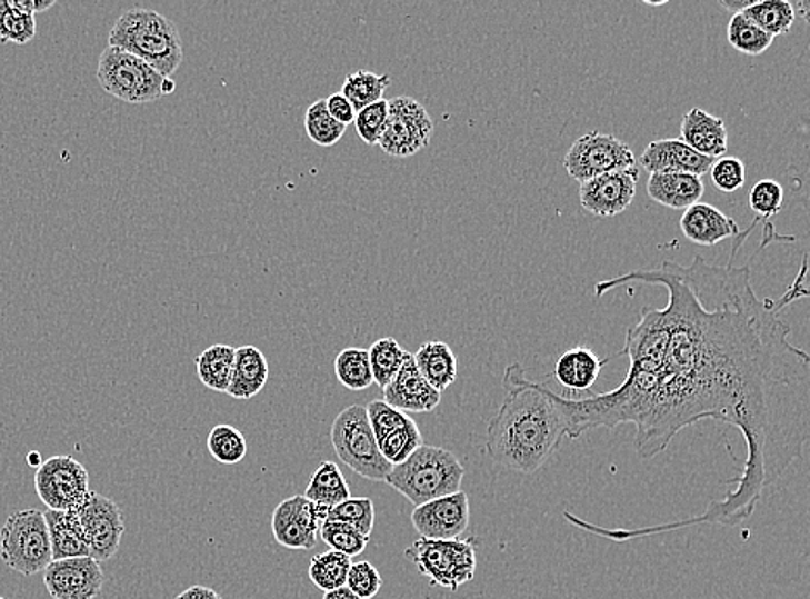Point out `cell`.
<instances>
[{
  "label": "cell",
  "instance_id": "cell-1",
  "mask_svg": "<svg viewBox=\"0 0 810 599\" xmlns=\"http://www.w3.org/2000/svg\"><path fill=\"white\" fill-rule=\"evenodd\" d=\"M752 229L734 239L724 267L697 254L688 267L663 261L594 286L597 298L629 283L659 286L669 301L663 310L644 308L628 330L619 352L629 358L621 386L586 398L557 396L566 437L576 441L598 427L632 423L634 449L650 460L682 429L718 420L737 427L747 445L740 476L724 499L710 501L702 515L640 527L638 538L700 523L740 526L809 439L810 358L791 345L790 327L780 318L783 306L807 298V290L790 289L776 302L757 298L749 264H734Z\"/></svg>",
  "mask_w": 810,
  "mask_h": 599
},
{
  "label": "cell",
  "instance_id": "cell-2",
  "mask_svg": "<svg viewBox=\"0 0 810 599\" xmlns=\"http://www.w3.org/2000/svg\"><path fill=\"white\" fill-rule=\"evenodd\" d=\"M504 399L489 420V458L500 467L532 476L543 467L566 437L557 392L544 382H532L522 365H508Z\"/></svg>",
  "mask_w": 810,
  "mask_h": 599
},
{
  "label": "cell",
  "instance_id": "cell-3",
  "mask_svg": "<svg viewBox=\"0 0 810 599\" xmlns=\"http://www.w3.org/2000/svg\"><path fill=\"white\" fill-rule=\"evenodd\" d=\"M109 47H117L148 62L163 77L171 78L183 61L179 28L167 16L152 9L124 11L109 31Z\"/></svg>",
  "mask_w": 810,
  "mask_h": 599
},
{
  "label": "cell",
  "instance_id": "cell-4",
  "mask_svg": "<svg viewBox=\"0 0 810 599\" xmlns=\"http://www.w3.org/2000/svg\"><path fill=\"white\" fill-rule=\"evenodd\" d=\"M466 468L453 452L438 446L422 445L403 463L392 467L384 482L403 495L411 505L462 491Z\"/></svg>",
  "mask_w": 810,
  "mask_h": 599
},
{
  "label": "cell",
  "instance_id": "cell-5",
  "mask_svg": "<svg viewBox=\"0 0 810 599\" xmlns=\"http://www.w3.org/2000/svg\"><path fill=\"white\" fill-rule=\"evenodd\" d=\"M98 82L109 96L129 104L160 101L177 90L171 78L158 73L148 62L109 46L99 58Z\"/></svg>",
  "mask_w": 810,
  "mask_h": 599
},
{
  "label": "cell",
  "instance_id": "cell-6",
  "mask_svg": "<svg viewBox=\"0 0 810 599\" xmlns=\"http://www.w3.org/2000/svg\"><path fill=\"white\" fill-rule=\"evenodd\" d=\"M330 441L339 460L354 473L372 482H384L392 470L377 445L367 408L360 405L344 408L333 420Z\"/></svg>",
  "mask_w": 810,
  "mask_h": 599
},
{
  "label": "cell",
  "instance_id": "cell-7",
  "mask_svg": "<svg viewBox=\"0 0 810 599\" xmlns=\"http://www.w3.org/2000/svg\"><path fill=\"white\" fill-rule=\"evenodd\" d=\"M404 557L413 561L419 572L426 576L431 586L458 591L460 586L469 585L478 570V549L473 539H417L404 551Z\"/></svg>",
  "mask_w": 810,
  "mask_h": 599
},
{
  "label": "cell",
  "instance_id": "cell-8",
  "mask_svg": "<svg viewBox=\"0 0 810 599\" xmlns=\"http://www.w3.org/2000/svg\"><path fill=\"white\" fill-rule=\"evenodd\" d=\"M0 558L21 576H36L49 567L52 549L43 511L28 508L9 515L0 530Z\"/></svg>",
  "mask_w": 810,
  "mask_h": 599
},
{
  "label": "cell",
  "instance_id": "cell-9",
  "mask_svg": "<svg viewBox=\"0 0 810 599\" xmlns=\"http://www.w3.org/2000/svg\"><path fill=\"white\" fill-rule=\"evenodd\" d=\"M563 167L570 178L582 183L638 164L628 143L609 133L590 132L570 146Z\"/></svg>",
  "mask_w": 810,
  "mask_h": 599
},
{
  "label": "cell",
  "instance_id": "cell-10",
  "mask_svg": "<svg viewBox=\"0 0 810 599\" xmlns=\"http://www.w3.org/2000/svg\"><path fill=\"white\" fill-rule=\"evenodd\" d=\"M434 121L417 99L408 96L389 101L388 123L379 146L392 158H410L431 143Z\"/></svg>",
  "mask_w": 810,
  "mask_h": 599
},
{
  "label": "cell",
  "instance_id": "cell-11",
  "mask_svg": "<svg viewBox=\"0 0 810 599\" xmlns=\"http://www.w3.org/2000/svg\"><path fill=\"white\" fill-rule=\"evenodd\" d=\"M36 491L47 510L77 511L90 495L89 472L74 458H49L37 468Z\"/></svg>",
  "mask_w": 810,
  "mask_h": 599
},
{
  "label": "cell",
  "instance_id": "cell-12",
  "mask_svg": "<svg viewBox=\"0 0 810 599\" xmlns=\"http://www.w3.org/2000/svg\"><path fill=\"white\" fill-rule=\"evenodd\" d=\"M77 515L86 533L90 558L99 563L111 560L118 553L124 533L121 508L113 499L90 491L82 507L78 508Z\"/></svg>",
  "mask_w": 810,
  "mask_h": 599
},
{
  "label": "cell",
  "instance_id": "cell-13",
  "mask_svg": "<svg viewBox=\"0 0 810 599\" xmlns=\"http://www.w3.org/2000/svg\"><path fill=\"white\" fill-rule=\"evenodd\" d=\"M327 515V508L311 503L304 496L283 499L273 510V538L292 551H310L319 542L320 527Z\"/></svg>",
  "mask_w": 810,
  "mask_h": 599
},
{
  "label": "cell",
  "instance_id": "cell-14",
  "mask_svg": "<svg viewBox=\"0 0 810 599\" xmlns=\"http://www.w3.org/2000/svg\"><path fill=\"white\" fill-rule=\"evenodd\" d=\"M638 180L640 168L632 167L582 182L579 187L582 209L598 218H613L624 213L634 201Z\"/></svg>",
  "mask_w": 810,
  "mask_h": 599
},
{
  "label": "cell",
  "instance_id": "cell-15",
  "mask_svg": "<svg viewBox=\"0 0 810 599\" xmlns=\"http://www.w3.org/2000/svg\"><path fill=\"white\" fill-rule=\"evenodd\" d=\"M43 586L52 599H96L104 586V572L90 557L52 560L43 570Z\"/></svg>",
  "mask_w": 810,
  "mask_h": 599
},
{
  "label": "cell",
  "instance_id": "cell-16",
  "mask_svg": "<svg viewBox=\"0 0 810 599\" xmlns=\"http://www.w3.org/2000/svg\"><path fill=\"white\" fill-rule=\"evenodd\" d=\"M411 523L420 538L438 539V541L458 539L469 529V496L460 491L420 505L411 513Z\"/></svg>",
  "mask_w": 810,
  "mask_h": 599
},
{
  "label": "cell",
  "instance_id": "cell-17",
  "mask_svg": "<svg viewBox=\"0 0 810 599\" xmlns=\"http://www.w3.org/2000/svg\"><path fill=\"white\" fill-rule=\"evenodd\" d=\"M384 401L403 413H431L441 402V392L420 376L413 355H408L398 376L386 387Z\"/></svg>",
  "mask_w": 810,
  "mask_h": 599
},
{
  "label": "cell",
  "instance_id": "cell-18",
  "mask_svg": "<svg viewBox=\"0 0 810 599\" xmlns=\"http://www.w3.org/2000/svg\"><path fill=\"white\" fill-rule=\"evenodd\" d=\"M716 159L698 154L679 139H660L648 143L641 167L651 173H690L702 178Z\"/></svg>",
  "mask_w": 810,
  "mask_h": 599
},
{
  "label": "cell",
  "instance_id": "cell-19",
  "mask_svg": "<svg viewBox=\"0 0 810 599\" xmlns=\"http://www.w3.org/2000/svg\"><path fill=\"white\" fill-rule=\"evenodd\" d=\"M682 236L693 244L712 248L726 239H737L741 233L740 224L734 218L722 213L721 209L697 202L684 211L679 221Z\"/></svg>",
  "mask_w": 810,
  "mask_h": 599
},
{
  "label": "cell",
  "instance_id": "cell-20",
  "mask_svg": "<svg viewBox=\"0 0 810 599\" xmlns=\"http://www.w3.org/2000/svg\"><path fill=\"white\" fill-rule=\"evenodd\" d=\"M679 140L698 154L719 159L728 151V128L721 118L706 109L693 108L682 117Z\"/></svg>",
  "mask_w": 810,
  "mask_h": 599
},
{
  "label": "cell",
  "instance_id": "cell-21",
  "mask_svg": "<svg viewBox=\"0 0 810 599\" xmlns=\"http://www.w3.org/2000/svg\"><path fill=\"white\" fill-rule=\"evenodd\" d=\"M647 190L648 198L657 204L687 211L700 202L706 186L702 178L690 173H651Z\"/></svg>",
  "mask_w": 810,
  "mask_h": 599
},
{
  "label": "cell",
  "instance_id": "cell-22",
  "mask_svg": "<svg viewBox=\"0 0 810 599\" xmlns=\"http://www.w3.org/2000/svg\"><path fill=\"white\" fill-rule=\"evenodd\" d=\"M270 377L267 356L254 346L236 348V365H233L232 382L227 395L239 401H249L263 391Z\"/></svg>",
  "mask_w": 810,
  "mask_h": 599
},
{
  "label": "cell",
  "instance_id": "cell-23",
  "mask_svg": "<svg viewBox=\"0 0 810 599\" xmlns=\"http://www.w3.org/2000/svg\"><path fill=\"white\" fill-rule=\"evenodd\" d=\"M51 538L52 560L90 557L89 545L77 511H43Z\"/></svg>",
  "mask_w": 810,
  "mask_h": 599
},
{
  "label": "cell",
  "instance_id": "cell-24",
  "mask_svg": "<svg viewBox=\"0 0 810 599\" xmlns=\"http://www.w3.org/2000/svg\"><path fill=\"white\" fill-rule=\"evenodd\" d=\"M606 363L590 348L576 346L560 356L554 377L569 391H591Z\"/></svg>",
  "mask_w": 810,
  "mask_h": 599
},
{
  "label": "cell",
  "instance_id": "cell-25",
  "mask_svg": "<svg viewBox=\"0 0 810 599\" xmlns=\"http://www.w3.org/2000/svg\"><path fill=\"white\" fill-rule=\"evenodd\" d=\"M420 376L434 387L436 391H447L457 380L458 361L453 349L442 341L426 342L413 355Z\"/></svg>",
  "mask_w": 810,
  "mask_h": 599
},
{
  "label": "cell",
  "instance_id": "cell-26",
  "mask_svg": "<svg viewBox=\"0 0 810 599\" xmlns=\"http://www.w3.org/2000/svg\"><path fill=\"white\" fill-rule=\"evenodd\" d=\"M303 496L311 503L319 505V507L327 508L330 511L333 507H338L339 503L346 501V499L351 498V491H349V486L346 482L344 473L341 472V468L333 463V461H323L314 470L313 477H311Z\"/></svg>",
  "mask_w": 810,
  "mask_h": 599
},
{
  "label": "cell",
  "instance_id": "cell-27",
  "mask_svg": "<svg viewBox=\"0 0 810 599\" xmlns=\"http://www.w3.org/2000/svg\"><path fill=\"white\" fill-rule=\"evenodd\" d=\"M740 14L752 21L760 30H764L772 39L787 36L797 20L796 6L788 0H749V4Z\"/></svg>",
  "mask_w": 810,
  "mask_h": 599
},
{
  "label": "cell",
  "instance_id": "cell-28",
  "mask_svg": "<svg viewBox=\"0 0 810 599\" xmlns=\"http://www.w3.org/2000/svg\"><path fill=\"white\" fill-rule=\"evenodd\" d=\"M233 365H236L233 346H211L196 358L198 379L211 391L227 392L232 382Z\"/></svg>",
  "mask_w": 810,
  "mask_h": 599
},
{
  "label": "cell",
  "instance_id": "cell-29",
  "mask_svg": "<svg viewBox=\"0 0 810 599\" xmlns=\"http://www.w3.org/2000/svg\"><path fill=\"white\" fill-rule=\"evenodd\" d=\"M333 370L339 382L349 391H364L373 386L369 349L346 348L336 356Z\"/></svg>",
  "mask_w": 810,
  "mask_h": 599
},
{
  "label": "cell",
  "instance_id": "cell-30",
  "mask_svg": "<svg viewBox=\"0 0 810 599\" xmlns=\"http://www.w3.org/2000/svg\"><path fill=\"white\" fill-rule=\"evenodd\" d=\"M391 83L389 74H377L372 71H354L344 78L341 93L351 102L354 111H361L367 106L384 99L386 90Z\"/></svg>",
  "mask_w": 810,
  "mask_h": 599
},
{
  "label": "cell",
  "instance_id": "cell-31",
  "mask_svg": "<svg viewBox=\"0 0 810 599\" xmlns=\"http://www.w3.org/2000/svg\"><path fill=\"white\" fill-rule=\"evenodd\" d=\"M410 352L401 348L394 337H384L373 342L369 349L370 367H372L373 383L384 391L391 380L398 376Z\"/></svg>",
  "mask_w": 810,
  "mask_h": 599
},
{
  "label": "cell",
  "instance_id": "cell-32",
  "mask_svg": "<svg viewBox=\"0 0 810 599\" xmlns=\"http://www.w3.org/2000/svg\"><path fill=\"white\" fill-rule=\"evenodd\" d=\"M351 565H353L351 558L329 549L326 553L314 555L311 558L308 576L320 591H333V589L344 588Z\"/></svg>",
  "mask_w": 810,
  "mask_h": 599
},
{
  "label": "cell",
  "instance_id": "cell-33",
  "mask_svg": "<svg viewBox=\"0 0 810 599\" xmlns=\"http://www.w3.org/2000/svg\"><path fill=\"white\" fill-rule=\"evenodd\" d=\"M728 42L741 54L760 56L768 51L774 39L738 12L729 21Z\"/></svg>",
  "mask_w": 810,
  "mask_h": 599
},
{
  "label": "cell",
  "instance_id": "cell-34",
  "mask_svg": "<svg viewBox=\"0 0 810 599\" xmlns=\"http://www.w3.org/2000/svg\"><path fill=\"white\" fill-rule=\"evenodd\" d=\"M344 124L338 123L327 111L326 99L314 101L304 114V130L311 142L320 148H332L346 133Z\"/></svg>",
  "mask_w": 810,
  "mask_h": 599
},
{
  "label": "cell",
  "instance_id": "cell-35",
  "mask_svg": "<svg viewBox=\"0 0 810 599\" xmlns=\"http://www.w3.org/2000/svg\"><path fill=\"white\" fill-rule=\"evenodd\" d=\"M208 451L211 457L223 465L241 463L248 452V442L242 432L232 426H217L208 436Z\"/></svg>",
  "mask_w": 810,
  "mask_h": 599
},
{
  "label": "cell",
  "instance_id": "cell-36",
  "mask_svg": "<svg viewBox=\"0 0 810 599\" xmlns=\"http://www.w3.org/2000/svg\"><path fill=\"white\" fill-rule=\"evenodd\" d=\"M377 445H379L380 452H382L386 461L396 467V465L408 460L423 445V437L416 420H410L407 426L392 430Z\"/></svg>",
  "mask_w": 810,
  "mask_h": 599
},
{
  "label": "cell",
  "instance_id": "cell-37",
  "mask_svg": "<svg viewBox=\"0 0 810 599\" xmlns=\"http://www.w3.org/2000/svg\"><path fill=\"white\" fill-rule=\"evenodd\" d=\"M327 520L346 523L370 538L376 526V507L370 498H349L327 515Z\"/></svg>",
  "mask_w": 810,
  "mask_h": 599
},
{
  "label": "cell",
  "instance_id": "cell-38",
  "mask_svg": "<svg viewBox=\"0 0 810 599\" xmlns=\"http://www.w3.org/2000/svg\"><path fill=\"white\" fill-rule=\"evenodd\" d=\"M319 538H322V541L329 545L330 549L349 558L363 553L370 539L358 532L353 527L341 522H332V520H326L322 523Z\"/></svg>",
  "mask_w": 810,
  "mask_h": 599
},
{
  "label": "cell",
  "instance_id": "cell-39",
  "mask_svg": "<svg viewBox=\"0 0 810 599\" xmlns=\"http://www.w3.org/2000/svg\"><path fill=\"white\" fill-rule=\"evenodd\" d=\"M784 190L780 182H776L772 178L759 180L750 190L749 202L757 220L768 223L772 217L780 213L783 209Z\"/></svg>",
  "mask_w": 810,
  "mask_h": 599
},
{
  "label": "cell",
  "instance_id": "cell-40",
  "mask_svg": "<svg viewBox=\"0 0 810 599\" xmlns=\"http://www.w3.org/2000/svg\"><path fill=\"white\" fill-rule=\"evenodd\" d=\"M36 33V16L14 11L9 8L8 0H6L4 8L0 11V40L4 43L12 42L23 46V43L30 42Z\"/></svg>",
  "mask_w": 810,
  "mask_h": 599
},
{
  "label": "cell",
  "instance_id": "cell-41",
  "mask_svg": "<svg viewBox=\"0 0 810 599\" xmlns=\"http://www.w3.org/2000/svg\"><path fill=\"white\" fill-rule=\"evenodd\" d=\"M389 101L380 99L373 104L367 106L357 112L354 117V127H357L358 136L369 146H377L380 137L384 133L386 123H388Z\"/></svg>",
  "mask_w": 810,
  "mask_h": 599
},
{
  "label": "cell",
  "instance_id": "cell-42",
  "mask_svg": "<svg viewBox=\"0 0 810 599\" xmlns=\"http://www.w3.org/2000/svg\"><path fill=\"white\" fill-rule=\"evenodd\" d=\"M367 408V417H369L370 427H372L373 436L377 442L382 441L392 430L407 426L413 418L408 417L403 411L389 407L384 399H373Z\"/></svg>",
  "mask_w": 810,
  "mask_h": 599
},
{
  "label": "cell",
  "instance_id": "cell-43",
  "mask_svg": "<svg viewBox=\"0 0 810 599\" xmlns=\"http://www.w3.org/2000/svg\"><path fill=\"white\" fill-rule=\"evenodd\" d=\"M346 588L353 591L358 598L372 599L379 595L380 588H382V577L370 561H358L349 569Z\"/></svg>",
  "mask_w": 810,
  "mask_h": 599
},
{
  "label": "cell",
  "instance_id": "cell-44",
  "mask_svg": "<svg viewBox=\"0 0 810 599\" xmlns=\"http://www.w3.org/2000/svg\"><path fill=\"white\" fill-rule=\"evenodd\" d=\"M713 186L718 187L721 192L734 193L744 186L747 180V171L744 163L738 158H719L710 168Z\"/></svg>",
  "mask_w": 810,
  "mask_h": 599
},
{
  "label": "cell",
  "instance_id": "cell-45",
  "mask_svg": "<svg viewBox=\"0 0 810 599\" xmlns=\"http://www.w3.org/2000/svg\"><path fill=\"white\" fill-rule=\"evenodd\" d=\"M326 106L330 117L338 121V123L344 124V127L354 123L357 111H354L351 102H349L341 92H336L332 93V96L327 97Z\"/></svg>",
  "mask_w": 810,
  "mask_h": 599
},
{
  "label": "cell",
  "instance_id": "cell-46",
  "mask_svg": "<svg viewBox=\"0 0 810 599\" xmlns=\"http://www.w3.org/2000/svg\"><path fill=\"white\" fill-rule=\"evenodd\" d=\"M9 8L27 14H39L56 4V0H8Z\"/></svg>",
  "mask_w": 810,
  "mask_h": 599
},
{
  "label": "cell",
  "instance_id": "cell-47",
  "mask_svg": "<svg viewBox=\"0 0 810 599\" xmlns=\"http://www.w3.org/2000/svg\"><path fill=\"white\" fill-rule=\"evenodd\" d=\"M174 599H223L214 589L204 588V586H192L180 592Z\"/></svg>",
  "mask_w": 810,
  "mask_h": 599
},
{
  "label": "cell",
  "instance_id": "cell-48",
  "mask_svg": "<svg viewBox=\"0 0 810 599\" xmlns=\"http://www.w3.org/2000/svg\"><path fill=\"white\" fill-rule=\"evenodd\" d=\"M323 599H361L354 595L353 591H349L348 588L333 589V591L326 592Z\"/></svg>",
  "mask_w": 810,
  "mask_h": 599
},
{
  "label": "cell",
  "instance_id": "cell-49",
  "mask_svg": "<svg viewBox=\"0 0 810 599\" xmlns=\"http://www.w3.org/2000/svg\"><path fill=\"white\" fill-rule=\"evenodd\" d=\"M747 4H749V0H743V2H734V0L721 2L722 8L728 9V11L733 12V14H738V12L743 11V9L747 8Z\"/></svg>",
  "mask_w": 810,
  "mask_h": 599
},
{
  "label": "cell",
  "instance_id": "cell-50",
  "mask_svg": "<svg viewBox=\"0 0 810 599\" xmlns=\"http://www.w3.org/2000/svg\"><path fill=\"white\" fill-rule=\"evenodd\" d=\"M28 465L33 468H39L40 465H42V457H40V452L31 451L30 455H28Z\"/></svg>",
  "mask_w": 810,
  "mask_h": 599
},
{
  "label": "cell",
  "instance_id": "cell-51",
  "mask_svg": "<svg viewBox=\"0 0 810 599\" xmlns=\"http://www.w3.org/2000/svg\"><path fill=\"white\" fill-rule=\"evenodd\" d=\"M6 0H0V11H2V8H4Z\"/></svg>",
  "mask_w": 810,
  "mask_h": 599
},
{
  "label": "cell",
  "instance_id": "cell-52",
  "mask_svg": "<svg viewBox=\"0 0 810 599\" xmlns=\"http://www.w3.org/2000/svg\"><path fill=\"white\" fill-rule=\"evenodd\" d=\"M0 599H6V598H2V596H0Z\"/></svg>",
  "mask_w": 810,
  "mask_h": 599
}]
</instances>
